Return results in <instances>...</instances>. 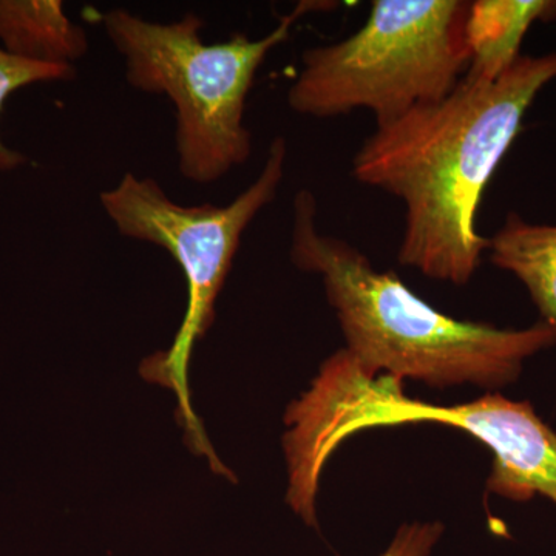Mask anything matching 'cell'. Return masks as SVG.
<instances>
[{"label":"cell","instance_id":"cell-1","mask_svg":"<svg viewBox=\"0 0 556 556\" xmlns=\"http://www.w3.org/2000/svg\"><path fill=\"white\" fill-rule=\"evenodd\" d=\"M555 78L556 51L521 54L496 79L463 78L444 100L417 105L365 139L353 175L404 203L401 265L447 283L471 280L489 248L477 230L482 193Z\"/></svg>","mask_w":556,"mask_h":556},{"label":"cell","instance_id":"cell-2","mask_svg":"<svg viewBox=\"0 0 556 556\" xmlns=\"http://www.w3.org/2000/svg\"><path fill=\"white\" fill-rule=\"evenodd\" d=\"M313 192L294 199L291 260L324 278L346 350L371 375L444 388L473 383L501 388L521 375L527 358L554 346L556 329H526L457 320L428 305L393 273H380L364 252L318 232Z\"/></svg>","mask_w":556,"mask_h":556},{"label":"cell","instance_id":"cell-3","mask_svg":"<svg viewBox=\"0 0 556 556\" xmlns=\"http://www.w3.org/2000/svg\"><path fill=\"white\" fill-rule=\"evenodd\" d=\"M283 445L288 503L316 525V495L329 456L368 428L437 422L466 431L493 453L486 489L515 503L543 495L556 504V433L529 402L486 394L464 405L427 404L404 394L402 379L371 375L346 348L321 365L309 390L288 408Z\"/></svg>","mask_w":556,"mask_h":556},{"label":"cell","instance_id":"cell-4","mask_svg":"<svg viewBox=\"0 0 556 556\" xmlns=\"http://www.w3.org/2000/svg\"><path fill=\"white\" fill-rule=\"evenodd\" d=\"M325 5L329 3L302 0L262 39L239 33L215 43L201 39L203 21L195 14L159 24L115 9L102 16V24L126 61L130 86L174 102L182 177L208 185L251 156V134L243 119L258 68L289 38L300 17Z\"/></svg>","mask_w":556,"mask_h":556},{"label":"cell","instance_id":"cell-5","mask_svg":"<svg viewBox=\"0 0 556 556\" xmlns=\"http://www.w3.org/2000/svg\"><path fill=\"white\" fill-rule=\"evenodd\" d=\"M464 0H375L361 30L303 53L289 108L313 118L372 112L376 126L447 98L470 65Z\"/></svg>","mask_w":556,"mask_h":556},{"label":"cell","instance_id":"cell-6","mask_svg":"<svg viewBox=\"0 0 556 556\" xmlns=\"http://www.w3.org/2000/svg\"><path fill=\"white\" fill-rule=\"evenodd\" d=\"M287 156L285 138L274 139L258 177L226 206H182L170 200L155 179L134 174L124 175L115 188L100 195L102 208L121 236L166 249L185 273L189 292L185 320L170 350L146 358L141 375L174 391L193 448L206 455L218 473H225V467L190 407L189 358L197 340L214 321L215 300L232 268L241 236L258 212L276 199Z\"/></svg>","mask_w":556,"mask_h":556},{"label":"cell","instance_id":"cell-7","mask_svg":"<svg viewBox=\"0 0 556 556\" xmlns=\"http://www.w3.org/2000/svg\"><path fill=\"white\" fill-rule=\"evenodd\" d=\"M556 20V0H477L470 2L466 38L470 65L464 78L496 79L518 60L526 33L538 21Z\"/></svg>","mask_w":556,"mask_h":556},{"label":"cell","instance_id":"cell-8","mask_svg":"<svg viewBox=\"0 0 556 556\" xmlns=\"http://www.w3.org/2000/svg\"><path fill=\"white\" fill-rule=\"evenodd\" d=\"M0 39L13 56L60 67H73L89 50L86 30L58 0H0Z\"/></svg>","mask_w":556,"mask_h":556},{"label":"cell","instance_id":"cell-9","mask_svg":"<svg viewBox=\"0 0 556 556\" xmlns=\"http://www.w3.org/2000/svg\"><path fill=\"white\" fill-rule=\"evenodd\" d=\"M486 251L493 265L525 285L541 320L556 329V226L533 225L511 212Z\"/></svg>","mask_w":556,"mask_h":556},{"label":"cell","instance_id":"cell-10","mask_svg":"<svg viewBox=\"0 0 556 556\" xmlns=\"http://www.w3.org/2000/svg\"><path fill=\"white\" fill-rule=\"evenodd\" d=\"M75 78L73 67H60V65L40 64L21 60L0 50V110L3 102L21 87L35 83H51V80H68ZM24 163V156L13 150L7 149L0 141V169H13Z\"/></svg>","mask_w":556,"mask_h":556},{"label":"cell","instance_id":"cell-11","mask_svg":"<svg viewBox=\"0 0 556 556\" xmlns=\"http://www.w3.org/2000/svg\"><path fill=\"white\" fill-rule=\"evenodd\" d=\"M442 532L444 527L439 522H415L401 527L393 543L380 556H430Z\"/></svg>","mask_w":556,"mask_h":556}]
</instances>
